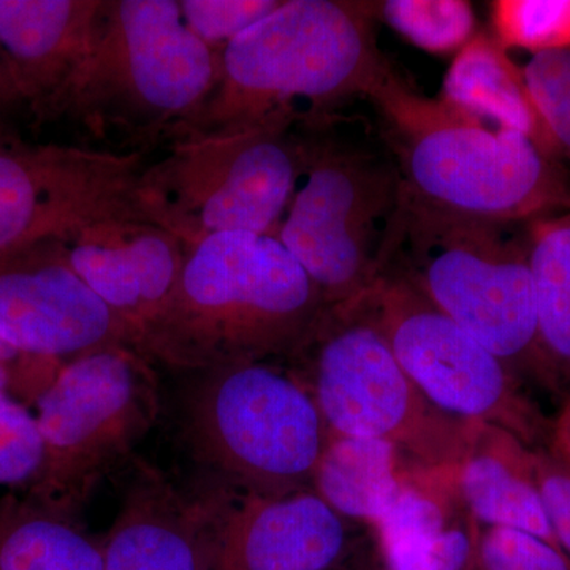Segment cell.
I'll list each match as a JSON object with an SVG mask.
<instances>
[{"label":"cell","instance_id":"6da1fadb","mask_svg":"<svg viewBox=\"0 0 570 570\" xmlns=\"http://www.w3.org/2000/svg\"><path fill=\"white\" fill-rule=\"evenodd\" d=\"M374 2L281 0L219 52L202 107L168 137L243 132L266 124L333 119V108L365 96L387 59L377 48Z\"/></svg>","mask_w":570,"mask_h":570},{"label":"cell","instance_id":"7a4b0ae2","mask_svg":"<svg viewBox=\"0 0 570 570\" xmlns=\"http://www.w3.org/2000/svg\"><path fill=\"white\" fill-rule=\"evenodd\" d=\"M325 309L321 292L276 236L213 235L187 250L178 285L137 351L189 374L291 360Z\"/></svg>","mask_w":570,"mask_h":570},{"label":"cell","instance_id":"3957f363","mask_svg":"<svg viewBox=\"0 0 570 570\" xmlns=\"http://www.w3.org/2000/svg\"><path fill=\"white\" fill-rule=\"evenodd\" d=\"M365 97L411 200L513 224L570 212L564 164L524 135L423 96L390 62Z\"/></svg>","mask_w":570,"mask_h":570},{"label":"cell","instance_id":"277c9868","mask_svg":"<svg viewBox=\"0 0 570 570\" xmlns=\"http://www.w3.org/2000/svg\"><path fill=\"white\" fill-rule=\"evenodd\" d=\"M385 268L406 277L524 385L542 389L528 224L442 212L401 189Z\"/></svg>","mask_w":570,"mask_h":570},{"label":"cell","instance_id":"5b68a950","mask_svg":"<svg viewBox=\"0 0 570 570\" xmlns=\"http://www.w3.org/2000/svg\"><path fill=\"white\" fill-rule=\"evenodd\" d=\"M193 376L179 426L217 490L279 498L311 489L328 428L292 367L243 362Z\"/></svg>","mask_w":570,"mask_h":570},{"label":"cell","instance_id":"8992f818","mask_svg":"<svg viewBox=\"0 0 570 570\" xmlns=\"http://www.w3.org/2000/svg\"><path fill=\"white\" fill-rule=\"evenodd\" d=\"M307 127L294 195L276 238L305 269L326 307L358 298L387 266L401 178L384 153Z\"/></svg>","mask_w":570,"mask_h":570},{"label":"cell","instance_id":"52a82bcc","mask_svg":"<svg viewBox=\"0 0 570 570\" xmlns=\"http://www.w3.org/2000/svg\"><path fill=\"white\" fill-rule=\"evenodd\" d=\"M365 294L326 307L287 360L292 371L330 433L392 442L425 466L459 468L472 422L445 414L420 392L382 335Z\"/></svg>","mask_w":570,"mask_h":570},{"label":"cell","instance_id":"ba28073f","mask_svg":"<svg viewBox=\"0 0 570 570\" xmlns=\"http://www.w3.org/2000/svg\"><path fill=\"white\" fill-rule=\"evenodd\" d=\"M217 67L219 52L187 28L179 0H108L91 52L39 116L165 134L202 107Z\"/></svg>","mask_w":570,"mask_h":570},{"label":"cell","instance_id":"9c48e42d","mask_svg":"<svg viewBox=\"0 0 570 570\" xmlns=\"http://www.w3.org/2000/svg\"><path fill=\"white\" fill-rule=\"evenodd\" d=\"M299 165L302 138L292 124L174 138L163 159L146 165L138 209L187 249L234 232L276 236Z\"/></svg>","mask_w":570,"mask_h":570},{"label":"cell","instance_id":"30bf717a","mask_svg":"<svg viewBox=\"0 0 570 570\" xmlns=\"http://www.w3.org/2000/svg\"><path fill=\"white\" fill-rule=\"evenodd\" d=\"M33 403L45 459L22 493L78 517L156 425L159 379L137 348H104L63 363Z\"/></svg>","mask_w":570,"mask_h":570},{"label":"cell","instance_id":"8fae6325","mask_svg":"<svg viewBox=\"0 0 570 570\" xmlns=\"http://www.w3.org/2000/svg\"><path fill=\"white\" fill-rule=\"evenodd\" d=\"M365 295L397 363L434 406L502 428L528 448H546L550 419L524 382L406 277L385 268Z\"/></svg>","mask_w":570,"mask_h":570},{"label":"cell","instance_id":"7c38bea8","mask_svg":"<svg viewBox=\"0 0 570 570\" xmlns=\"http://www.w3.org/2000/svg\"><path fill=\"white\" fill-rule=\"evenodd\" d=\"M149 160L0 132V261L63 242L88 225L146 219L137 187Z\"/></svg>","mask_w":570,"mask_h":570},{"label":"cell","instance_id":"4fadbf2b","mask_svg":"<svg viewBox=\"0 0 570 570\" xmlns=\"http://www.w3.org/2000/svg\"><path fill=\"white\" fill-rule=\"evenodd\" d=\"M0 337L24 354L62 363L135 348L127 325L71 268L61 242L0 261Z\"/></svg>","mask_w":570,"mask_h":570},{"label":"cell","instance_id":"5bb4252c","mask_svg":"<svg viewBox=\"0 0 570 570\" xmlns=\"http://www.w3.org/2000/svg\"><path fill=\"white\" fill-rule=\"evenodd\" d=\"M347 542V520L313 489L279 498L216 490L212 570H326Z\"/></svg>","mask_w":570,"mask_h":570},{"label":"cell","instance_id":"9a60e30c","mask_svg":"<svg viewBox=\"0 0 570 570\" xmlns=\"http://www.w3.org/2000/svg\"><path fill=\"white\" fill-rule=\"evenodd\" d=\"M61 243L71 268L127 325L138 348L174 294L189 249L148 219L104 220Z\"/></svg>","mask_w":570,"mask_h":570},{"label":"cell","instance_id":"2e32d148","mask_svg":"<svg viewBox=\"0 0 570 570\" xmlns=\"http://www.w3.org/2000/svg\"><path fill=\"white\" fill-rule=\"evenodd\" d=\"M214 494L187 498L160 469L135 460L102 540L104 570H212Z\"/></svg>","mask_w":570,"mask_h":570},{"label":"cell","instance_id":"e0dca14e","mask_svg":"<svg viewBox=\"0 0 570 570\" xmlns=\"http://www.w3.org/2000/svg\"><path fill=\"white\" fill-rule=\"evenodd\" d=\"M104 0H0V58L17 102L40 115L88 58Z\"/></svg>","mask_w":570,"mask_h":570},{"label":"cell","instance_id":"ac0fdd59","mask_svg":"<svg viewBox=\"0 0 570 570\" xmlns=\"http://www.w3.org/2000/svg\"><path fill=\"white\" fill-rule=\"evenodd\" d=\"M459 487L464 509L479 527L528 532L560 549L540 497L534 449L509 431L471 423Z\"/></svg>","mask_w":570,"mask_h":570},{"label":"cell","instance_id":"d6986e66","mask_svg":"<svg viewBox=\"0 0 570 570\" xmlns=\"http://www.w3.org/2000/svg\"><path fill=\"white\" fill-rule=\"evenodd\" d=\"M441 99L483 121L524 135L542 151L562 160L520 63L510 58L493 33H478L461 48L445 75Z\"/></svg>","mask_w":570,"mask_h":570},{"label":"cell","instance_id":"ffe728a7","mask_svg":"<svg viewBox=\"0 0 570 570\" xmlns=\"http://www.w3.org/2000/svg\"><path fill=\"white\" fill-rule=\"evenodd\" d=\"M417 463L395 444L379 439L340 436L328 431L311 489L344 520L374 523L392 504Z\"/></svg>","mask_w":570,"mask_h":570},{"label":"cell","instance_id":"44dd1931","mask_svg":"<svg viewBox=\"0 0 570 570\" xmlns=\"http://www.w3.org/2000/svg\"><path fill=\"white\" fill-rule=\"evenodd\" d=\"M459 468L414 463L392 504L374 523L387 570H412L453 523L468 515Z\"/></svg>","mask_w":570,"mask_h":570},{"label":"cell","instance_id":"7402d4cb","mask_svg":"<svg viewBox=\"0 0 570 570\" xmlns=\"http://www.w3.org/2000/svg\"><path fill=\"white\" fill-rule=\"evenodd\" d=\"M0 570H104L102 540L78 517L9 491L0 497Z\"/></svg>","mask_w":570,"mask_h":570},{"label":"cell","instance_id":"603a6c76","mask_svg":"<svg viewBox=\"0 0 570 570\" xmlns=\"http://www.w3.org/2000/svg\"><path fill=\"white\" fill-rule=\"evenodd\" d=\"M542 390L570 396V212L528 224Z\"/></svg>","mask_w":570,"mask_h":570},{"label":"cell","instance_id":"cb8c5ba5","mask_svg":"<svg viewBox=\"0 0 570 570\" xmlns=\"http://www.w3.org/2000/svg\"><path fill=\"white\" fill-rule=\"evenodd\" d=\"M376 20L430 52L461 50L475 31V14L463 0H387L374 2Z\"/></svg>","mask_w":570,"mask_h":570},{"label":"cell","instance_id":"d4e9b609","mask_svg":"<svg viewBox=\"0 0 570 570\" xmlns=\"http://www.w3.org/2000/svg\"><path fill=\"white\" fill-rule=\"evenodd\" d=\"M491 24L508 51L570 50V0H498L491 3Z\"/></svg>","mask_w":570,"mask_h":570},{"label":"cell","instance_id":"484cf974","mask_svg":"<svg viewBox=\"0 0 570 570\" xmlns=\"http://www.w3.org/2000/svg\"><path fill=\"white\" fill-rule=\"evenodd\" d=\"M45 449L36 415L0 392V487L28 491L43 466Z\"/></svg>","mask_w":570,"mask_h":570},{"label":"cell","instance_id":"4316f807","mask_svg":"<svg viewBox=\"0 0 570 570\" xmlns=\"http://www.w3.org/2000/svg\"><path fill=\"white\" fill-rule=\"evenodd\" d=\"M527 56L524 81L561 159L570 163V50Z\"/></svg>","mask_w":570,"mask_h":570},{"label":"cell","instance_id":"83f0119b","mask_svg":"<svg viewBox=\"0 0 570 570\" xmlns=\"http://www.w3.org/2000/svg\"><path fill=\"white\" fill-rule=\"evenodd\" d=\"M478 570H570L564 551L528 532L479 527Z\"/></svg>","mask_w":570,"mask_h":570},{"label":"cell","instance_id":"f1b7e54d","mask_svg":"<svg viewBox=\"0 0 570 570\" xmlns=\"http://www.w3.org/2000/svg\"><path fill=\"white\" fill-rule=\"evenodd\" d=\"M279 3L281 0H179L187 28L216 52Z\"/></svg>","mask_w":570,"mask_h":570},{"label":"cell","instance_id":"f546056e","mask_svg":"<svg viewBox=\"0 0 570 570\" xmlns=\"http://www.w3.org/2000/svg\"><path fill=\"white\" fill-rule=\"evenodd\" d=\"M540 497L558 547L570 558V463L549 449H534Z\"/></svg>","mask_w":570,"mask_h":570},{"label":"cell","instance_id":"4dcf8cb0","mask_svg":"<svg viewBox=\"0 0 570 570\" xmlns=\"http://www.w3.org/2000/svg\"><path fill=\"white\" fill-rule=\"evenodd\" d=\"M479 524L471 517L453 523L430 553L423 558L417 568L412 570H464L474 558L475 542H478Z\"/></svg>","mask_w":570,"mask_h":570},{"label":"cell","instance_id":"1f68e13d","mask_svg":"<svg viewBox=\"0 0 570 570\" xmlns=\"http://www.w3.org/2000/svg\"><path fill=\"white\" fill-rule=\"evenodd\" d=\"M55 379L36 376L14 367L0 365V392L9 393L21 403H31Z\"/></svg>","mask_w":570,"mask_h":570},{"label":"cell","instance_id":"d6a6232c","mask_svg":"<svg viewBox=\"0 0 570 570\" xmlns=\"http://www.w3.org/2000/svg\"><path fill=\"white\" fill-rule=\"evenodd\" d=\"M546 449L570 463V396L561 401L557 415L550 419Z\"/></svg>","mask_w":570,"mask_h":570},{"label":"cell","instance_id":"836d02e7","mask_svg":"<svg viewBox=\"0 0 570 570\" xmlns=\"http://www.w3.org/2000/svg\"><path fill=\"white\" fill-rule=\"evenodd\" d=\"M13 102H17V100H14L6 67H3L2 58H0V108Z\"/></svg>","mask_w":570,"mask_h":570}]
</instances>
